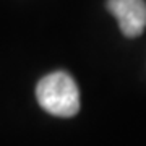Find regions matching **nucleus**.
I'll return each mask as SVG.
<instances>
[{
    "label": "nucleus",
    "instance_id": "f257e3e1",
    "mask_svg": "<svg viewBox=\"0 0 146 146\" xmlns=\"http://www.w3.org/2000/svg\"><path fill=\"white\" fill-rule=\"evenodd\" d=\"M36 99L42 109L55 117H73L80 110V89L67 72H54L39 80Z\"/></svg>",
    "mask_w": 146,
    "mask_h": 146
},
{
    "label": "nucleus",
    "instance_id": "f03ea898",
    "mask_svg": "<svg viewBox=\"0 0 146 146\" xmlns=\"http://www.w3.org/2000/svg\"><path fill=\"white\" fill-rule=\"evenodd\" d=\"M107 8L119 21L120 31L127 37H136L146 28L145 0H107Z\"/></svg>",
    "mask_w": 146,
    "mask_h": 146
}]
</instances>
